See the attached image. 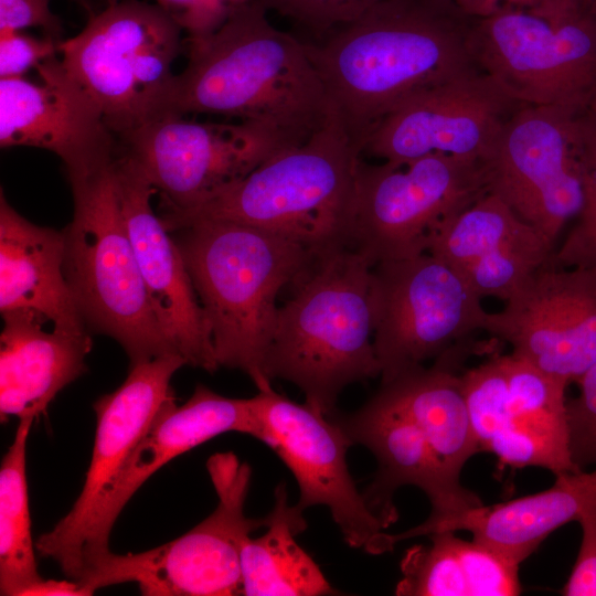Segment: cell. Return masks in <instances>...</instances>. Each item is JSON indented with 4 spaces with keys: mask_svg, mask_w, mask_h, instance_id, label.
<instances>
[{
    "mask_svg": "<svg viewBox=\"0 0 596 596\" xmlns=\"http://www.w3.org/2000/svg\"><path fill=\"white\" fill-rule=\"evenodd\" d=\"M473 20L451 0H382L306 41L330 104L361 153L372 128L402 104L480 70L470 45Z\"/></svg>",
    "mask_w": 596,
    "mask_h": 596,
    "instance_id": "6da1fadb",
    "label": "cell"
},
{
    "mask_svg": "<svg viewBox=\"0 0 596 596\" xmlns=\"http://www.w3.org/2000/svg\"><path fill=\"white\" fill-rule=\"evenodd\" d=\"M34 418L19 419L0 467V594L23 596L43 578L31 534L25 475L26 441Z\"/></svg>",
    "mask_w": 596,
    "mask_h": 596,
    "instance_id": "f546056e",
    "label": "cell"
},
{
    "mask_svg": "<svg viewBox=\"0 0 596 596\" xmlns=\"http://www.w3.org/2000/svg\"><path fill=\"white\" fill-rule=\"evenodd\" d=\"M361 158L331 106L326 123L305 142L275 152L203 204L159 216L169 232L196 220H226L284 236L316 255L349 247Z\"/></svg>",
    "mask_w": 596,
    "mask_h": 596,
    "instance_id": "5b68a950",
    "label": "cell"
},
{
    "mask_svg": "<svg viewBox=\"0 0 596 596\" xmlns=\"http://www.w3.org/2000/svg\"><path fill=\"white\" fill-rule=\"evenodd\" d=\"M183 32L158 4L119 0L88 15L79 33L62 40L60 56L120 140L167 116Z\"/></svg>",
    "mask_w": 596,
    "mask_h": 596,
    "instance_id": "52a82bcc",
    "label": "cell"
},
{
    "mask_svg": "<svg viewBox=\"0 0 596 596\" xmlns=\"http://www.w3.org/2000/svg\"><path fill=\"white\" fill-rule=\"evenodd\" d=\"M582 159L584 205L574 227L550 262L560 267L596 269V103L583 113Z\"/></svg>",
    "mask_w": 596,
    "mask_h": 596,
    "instance_id": "4dcf8cb0",
    "label": "cell"
},
{
    "mask_svg": "<svg viewBox=\"0 0 596 596\" xmlns=\"http://www.w3.org/2000/svg\"><path fill=\"white\" fill-rule=\"evenodd\" d=\"M60 43L46 36L38 39L22 31L0 33V79L23 77L31 68L60 54Z\"/></svg>",
    "mask_w": 596,
    "mask_h": 596,
    "instance_id": "836d02e7",
    "label": "cell"
},
{
    "mask_svg": "<svg viewBox=\"0 0 596 596\" xmlns=\"http://www.w3.org/2000/svg\"><path fill=\"white\" fill-rule=\"evenodd\" d=\"M295 23L316 40L359 18L382 0H249Z\"/></svg>",
    "mask_w": 596,
    "mask_h": 596,
    "instance_id": "1f68e13d",
    "label": "cell"
},
{
    "mask_svg": "<svg viewBox=\"0 0 596 596\" xmlns=\"http://www.w3.org/2000/svg\"><path fill=\"white\" fill-rule=\"evenodd\" d=\"M117 1H119V0H89V2L92 3L94 10H95L94 2L100 4V6H102V9H103L104 7H107V6H109V4H113V3L117 2ZM95 12H96V11H95Z\"/></svg>",
    "mask_w": 596,
    "mask_h": 596,
    "instance_id": "60d3db41",
    "label": "cell"
},
{
    "mask_svg": "<svg viewBox=\"0 0 596 596\" xmlns=\"http://www.w3.org/2000/svg\"><path fill=\"white\" fill-rule=\"evenodd\" d=\"M233 10L248 2L249 0H224Z\"/></svg>",
    "mask_w": 596,
    "mask_h": 596,
    "instance_id": "b9f144b4",
    "label": "cell"
},
{
    "mask_svg": "<svg viewBox=\"0 0 596 596\" xmlns=\"http://www.w3.org/2000/svg\"><path fill=\"white\" fill-rule=\"evenodd\" d=\"M464 13L478 19L505 7L531 6L542 0H451Z\"/></svg>",
    "mask_w": 596,
    "mask_h": 596,
    "instance_id": "74e56055",
    "label": "cell"
},
{
    "mask_svg": "<svg viewBox=\"0 0 596 596\" xmlns=\"http://www.w3.org/2000/svg\"><path fill=\"white\" fill-rule=\"evenodd\" d=\"M585 4L596 11V0H582Z\"/></svg>",
    "mask_w": 596,
    "mask_h": 596,
    "instance_id": "7bdbcfd3",
    "label": "cell"
},
{
    "mask_svg": "<svg viewBox=\"0 0 596 596\" xmlns=\"http://www.w3.org/2000/svg\"><path fill=\"white\" fill-rule=\"evenodd\" d=\"M485 331L543 373L576 383L596 363V269L546 263L489 313Z\"/></svg>",
    "mask_w": 596,
    "mask_h": 596,
    "instance_id": "e0dca14e",
    "label": "cell"
},
{
    "mask_svg": "<svg viewBox=\"0 0 596 596\" xmlns=\"http://www.w3.org/2000/svg\"><path fill=\"white\" fill-rule=\"evenodd\" d=\"M460 345L438 356L429 368L406 371L381 383L422 430L440 469L448 479L460 482L467 461L478 453L462 389L459 368Z\"/></svg>",
    "mask_w": 596,
    "mask_h": 596,
    "instance_id": "4316f807",
    "label": "cell"
},
{
    "mask_svg": "<svg viewBox=\"0 0 596 596\" xmlns=\"http://www.w3.org/2000/svg\"><path fill=\"white\" fill-rule=\"evenodd\" d=\"M198 0H155V3L170 13L179 22Z\"/></svg>",
    "mask_w": 596,
    "mask_h": 596,
    "instance_id": "f35d334b",
    "label": "cell"
},
{
    "mask_svg": "<svg viewBox=\"0 0 596 596\" xmlns=\"http://www.w3.org/2000/svg\"><path fill=\"white\" fill-rule=\"evenodd\" d=\"M522 106L479 70L402 104L372 128L362 155L393 164L435 152L482 162L508 118Z\"/></svg>",
    "mask_w": 596,
    "mask_h": 596,
    "instance_id": "ac0fdd59",
    "label": "cell"
},
{
    "mask_svg": "<svg viewBox=\"0 0 596 596\" xmlns=\"http://www.w3.org/2000/svg\"><path fill=\"white\" fill-rule=\"evenodd\" d=\"M427 252L454 268L479 297L507 301L551 260L554 243L487 192L439 223Z\"/></svg>",
    "mask_w": 596,
    "mask_h": 596,
    "instance_id": "7402d4cb",
    "label": "cell"
},
{
    "mask_svg": "<svg viewBox=\"0 0 596 596\" xmlns=\"http://www.w3.org/2000/svg\"><path fill=\"white\" fill-rule=\"evenodd\" d=\"M256 438L253 397L223 396L199 384L181 405L172 393L127 459L108 498L99 523V541L109 549L113 526L134 493L156 471L178 456L224 433Z\"/></svg>",
    "mask_w": 596,
    "mask_h": 596,
    "instance_id": "cb8c5ba5",
    "label": "cell"
},
{
    "mask_svg": "<svg viewBox=\"0 0 596 596\" xmlns=\"http://www.w3.org/2000/svg\"><path fill=\"white\" fill-rule=\"evenodd\" d=\"M582 538L572 572L563 586L564 596H596V503L578 518Z\"/></svg>",
    "mask_w": 596,
    "mask_h": 596,
    "instance_id": "d590c367",
    "label": "cell"
},
{
    "mask_svg": "<svg viewBox=\"0 0 596 596\" xmlns=\"http://www.w3.org/2000/svg\"><path fill=\"white\" fill-rule=\"evenodd\" d=\"M1 316V422L10 416L39 418L61 390L86 372L91 336L47 331L53 324L31 310Z\"/></svg>",
    "mask_w": 596,
    "mask_h": 596,
    "instance_id": "d4e9b609",
    "label": "cell"
},
{
    "mask_svg": "<svg viewBox=\"0 0 596 596\" xmlns=\"http://www.w3.org/2000/svg\"><path fill=\"white\" fill-rule=\"evenodd\" d=\"M161 196L160 212H183L238 182L284 147L246 123L166 116L119 140Z\"/></svg>",
    "mask_w": 596,
    "mask_h": 596,
    "instance_id": "9a60e30c",
    "label": "cell"
},
{
    "mask_svg": "<svg viewBox=\"0 0 596 596\" xmlns=\"http://www.w3.org/2000/svg\"><path fill=\"white\" fill-rule=\"evenodd\" d=\"M461 382L480 450L512 468L581 471L570 450L568 384L512 352L464 371Z\"/></svg>",
    "mask_w": 596,
    "mask_h": 596,
    "instance_id": "5bb4252c",
    "label": "cell"
},
{
    "mask_svg": "<svg viewBox=\"0 0 596 596\" xmlns=\"http://www.w3.org/2000/svg\"><path fill=\"white\" fill-rule=\"evenodd\" d=\"M454 531L427 535L401 560L400 596H510L520 584L519 566L503 553Z\"/></svg>",
    "mask_w": 596,
    "mask_h": 596,
    "instance_id": "83f0119b",
    "label": "cell"
},
{
    "mask_svg": "<svg viewBox=\"0 0 596 596\" xmlns=\"http://www.w3.org/2000/svg\"><path fill=\"white\" fill-rule=\"evenodd\" d=\"M585 109L520 107L481 162L488 192L554 244L584 205Z\"/></svg>",
    "mask_w": 596,
    "mask_h": 596,
    "instance_id": "4fadbf2b",
    "label": "cell"
},
{
    "mask_svg": "<svg viewBox=\"0 0 596 596\" xmlns=\"http://www.w3.org/2000/svg\"><path fill=\"white\" fill-rule=\"evenodd\" d=\"M113 173L143 284L168 343L187 365L215 372L220 365L204 310L171 232L151 207L156 189L121 150Z\"/></svg>",
    "mask_w": 596,
    "mask_h": 596,
    "instance_id": "ffe728a7",
    "label": "cell"
},
{
    "mask_svg": "<svg viewBox=\"0 0 596 596\" xmlns=\"http://www.w3.org/2000/svg\"><path fill=\"white\" fill-rule=\"evenodd\" d=\"M330 417L351 445L366 447L376 458V473L362 494L385 529L397 520L393 498L404 486L417 487L427 496L430 518L482 503L477 494L446 477L419 427L382 386L359 409L350 414L336 411Z\"/></svg>",
    "mask_w": 596,
    "mask_h": 596,
    "instance_id": "44dd1931",
    "label": "cell"
},
{
    "mask_svg": "<svg viewBox=\"0 0 596 596\" xmlns=\"http://www.w3.org/2000/svg\"><path fill=\"white\" fill-rule=\"evenodd\" d=\"M372 265L343 247L316 255L278 308L266 372L298 386L311 407L333 414L348 385L380 376L373 344Z\"/></svg>",
    "mask_w": 596,
    "mask_h": 596,
    "instance_id": "277c9868",
    "label": "cell"
},
{
    "mask_svg": "<svg viewBox=\"0 0 596 596\" xmlns=\"http://www.w3.org/2000/svg\"><path fill=\"white\" fill-rule=\"evenodd\" d=\"M275 504L266 515V532L248 538L241 549L242 595L319 596L340 594L295 536L307 529L306 519L288 502L284 482L276 486Z\"/></svg>",
    "mask_w": 596,
    "mask_h": 596,
    "instance_id": "f1b7e54d",
    "label": "cell"
},
{
    "mask_svg": "<svg viewBox=\"0 0 596 596\" xmlns=\"http://www.w3.org/2000/svg\"><path fill=\"white\" fill-rule=\"evenodd\" d=\"M71 1L81 6L87 12L88 15L95 13V10L92 3L89 2V0H71Z\"/></svg>",
    "mask_w": 596,
    "mask_h": 596,
    "instance_id": "ab89813d",
    "label": "cell"
},
{
    "mask_svg": "<svg viewBox=\"0 0 596 596\" xmlns=\"http://www.w3.org/2000/svg\"><path fill=\"white\" fill-rule=\"evenodd\" d=\"M477 66L522 105L596 103V11L582 0L505 7L473 20Z\"/></svg>",
    "mask_w": 596,
    "mask_h": 596,
    "instance_id": "ba28073f",
    "label": "cell"
},
{
    "mask_svg": "<svg viewBox=\"0 0 596 596\" xmlns=\"http://www.w3.org/2000/svg\"><path fill=\"white\" fill-rule=\"evenodd\" d=\"M578 394L567 401L570 450L575 466L596 465V363L578 380Z\"/></svg>",
    "mask_w": 596,
    "mask_h": 596,
    "instance_id": "d6a6232c",
    "label": "cell"
},
{
    "mask_svg": "<svg viewBox=\"0 0 596 596\" xmlns=\"http://www.w3.org/2000/svg\"><path fill=\"white\" fill-rule=\"evenodd\" d=\"M70 184L74 212L62 230L63 269L87 328L116 340L130 365L175 354L143 284L113 164Z\"/></svg>",
    "mask_w": 596,
    "mask_h": 596,
    "instance_id": "8992f818",
    "label": "cell"
},
{
    "mask_svg": "<svg viewBox=\"0 0 596 596\" xmlns=\"http://www.w3.org/2000/svg\"><path fill=\"white\" fill-rule=\"evenodd\" d=\"M204 310L220 366L272 384L266 360L280 290L316 254L284 236L226 220H196L171 232Z\"/></svg>",
    "mask_w": 596,
    "mask_h": 596,
    "instance_id": "3957f363",
    "label": "cell"
},
{
    "mask_svg": "<svg viewBox=\"0 0 596 596\" xmlns=\"http://www.w3.org/2000/svg\"><path fill=\"white\" fill-rule=\"evenodd\" d=\"M38 83L0 79V146L56 155L70 183L113 164L120 142L100 109L66 72L60 54L42 62Z\"/></svg>",
    "mask_w": 596,
    "mask_h": 596,
    "instance_id": "d6986e66",
    "label": "cell"
},
{
    "mask_svg": "<svg viewBox=\"0 0 596 596\" xmlns=\"http://www.w3.org/2000/svg\"><path fill=\"white\" fill-rule=\"evenodd\" d=\"M183 365L175 354L130 365L124 383L94 403L97 425L82 491L68 513L35 542L70 579L83 583L113 553L99 541L104 509L130 454L174 393L170 382Z\"/></svg>",
    "mask_w": 596,
    "mask_h": 596,
    "instance_id": "8fae6325",
    "label": "cell"
},
{
    "mask_svg": "<svg viewBox=\"0 0 596 596\" xmlns=\"http://www.w3.org/2000/svg\"><path fill=\"white\" fill-rule=\"evenodd\" d=\"M217 504L213 512L163 545L140 553H111L82 584L98 588L135 583L146 596L242 595L241 549L251 533L267 524L245 514L252 469L233 453L206 462Z\"/></svg>",
    "mask_w": 596,
    "mask_h": 596,
    "instance_id": "9c48e42d",
    "label": "cell"
},
{
    "mask_svg": "<svg viewBox=\"0 0 596 596\" xmlns=\"http://www.w3.org/2000/svg\"><path fill=\"white\" fill-rule=\"evenodd\" d=\"M487 192L481 161L440 152L405 164L361 158L349 247L372 266L426 253L437 225Z\"/></svg>",
    "mask_w": 596,
    "mask_h": 596,
    "instance_id": "30bf717a",
    "label": "cell"
},
{
    "mask_svg": "<svg viewBox=\"0 0 596 596\" xmlns=\"http://www.w3.org/2000/svg\"><path fill=\"white\" fill-rule=\"evenodd\" d=\"M256 439L277 454L298 487L296 508L329 509L344 542L370 554H381L385 528L356 489L347 465L351 443L330 417L307 403L294 402L272 384L253 396Z\"/></svg>",
    "mask_w": 596,
    "mask_h": 596,
    "instance_id": "2e32d148",
    "label": "cell"
},
{
    "mask_svg": "<svg viewBox=\"0 0 596 596\" xmlns=\"http://www.w3.org/2000/svg\"><path fill=\"white\" fill-rule=\"evenodd\" d=\"M596 503V469L556 476L549 489L507 502L483 503L423 523L396 534L385 533L389 551L405 540L441 531H468L472 538L500 551L521 565L562 525L578 520Z\"/></svg>",
    "mask_w": 596,
    "mask_h": 596,
    "instance_id": "603a6c76",
    "label": "cell"
},
{
    "mask_svg": "<svg viewBox=\"0 0 596 596\" xmlns=\"http://www.w3.org/2000/svg\"><path fill=\"white\" fill-rule=\"evenodd\" d=\"M93 595L78 581L42 579L25 590L23 596H89Z\"/></svg>",
    "mask_w": 596,
    "mask_h": 596,
    "instance_id": "8d00e7d4",
    "label": "cell"
},
{
    "mask_svg": "<svg viewBox=\"0 0 596 596\" xmlns=\"http://www.w3.org/2000/svg\"><path fill=\"white\" fill-rule=\"evenodd\" d=\"M63 231L19 214L0 191V311L31 310L55 329L88 333L63 269Z\"/></svg>",
    "mask_w": 596,
    "mask_h": 596,
    "instance_id": "484cf974",
    "label": "cell"
},
{
    "mask_svg": "<svg viewBox=\"0 0 596 596\" xmlns=\"http://www.w3.org/2000/svg\"><path fill=\"white\" fill-rule=\"evenodd\" d=\"M51 0H0V33L40 28L44 36L61 42L63 24Z\"/></svg>",
    "mask_w": 596,
    "mask_h": 596,
    "instance_id": "e575fe53",
    "label": "cell"
},
{
    "mask_svg": "<svg viewBox=\"0 0 596 596\" xmlns=\"http://www.w3.org/2000/svg\"><path fill=\"white\" fill-rule=\"evenodd\" d=\"M248 1L209 34L188 38L167 116L219 115L254 124L284 148L308 140L331 104L305 40L280 31Z\"/></svg>",
    "mask_w": 596,
    "mask_h": 596,
    "instance_id": "7a4b0ae2",
    "label": "cell"
},
{
    "mask_svg": "<svg viewBox=\"0 0 596 596\" xmlns=\"http://www.w3.org/2000/svg\"><path fill=\"white\" fill-rule=\"evenodd\" d=\"M371 298L381 383L485 331L490 313L465 279L428 252L375 264Z\"/></svg>",
    "mask_w": 596,
    "mask_h": 596,
    "instance_id": "7c38bea8",
    "label": "cell"
}]
</instances>
